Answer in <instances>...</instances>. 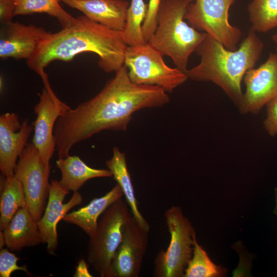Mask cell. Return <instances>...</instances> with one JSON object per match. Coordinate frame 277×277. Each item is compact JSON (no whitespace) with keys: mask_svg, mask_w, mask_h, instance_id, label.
<instances>
[{"mask_svg":"<svg viewBox=\"0 0 277 277\" xmlns=\"http://www.w3.org/2000/svg\"><path fill=\"white\" fill-rule=\"evenodd\" d=\"M169 101L163 88L133 83L124 65L95 96L57 118L53 134L58 158L67 157L74 145L102 131H126L134 112Z\"/></svg>","mask_w":277,"mask_h":277,"instance_id":"1","label":"cell"},{"mask_svg":"<svg viewBox=\"0 0 277 277\" xmlns=\"http://www.w3.org/2000/svg\"><path fill=\"white\" fill-rule=\"evenodd\" d=\"M72 25L50 32L33 56L27 61L29 68L38 74L44 85L50 84L45 68L54 61L69 62L78 54L92 52L98 66L107 73L115 72L124 65L128 47L123 31L95 22L85 15L76 17Z\"/></svg>","mask_w":277,"mask_h":277,"instance_id":"2","label":"cell"},{"mask_svg":"<svg viewBox=\"0 0 277 277\" xmlns=\"http://www.w3.org/2000/svg\"><path fill=\"white\" fill-rule=\"evenodd\" d=\"M263 48V42L252 28L234 51L207 35L195 50L200 62L188 70V77L194 81L212 82L238 106L243 94L242 81L254 67Z\"/></svg>","mask_w":277,"mask_h":277,"instance_id":"3","label":"cell"},{"mask_svg":"<svg viewBox=\"0 0 277 277\" xmlns=\"http://www.w3.org/2000/svg\"><path fill=\"white\" fill-rule=\"evenodd\" d=\"M194 0H162L156 15V28L147 42L175 67L187 72L190 55L208 35L185 21L188 5Z\"/></svg>","mask_w":277,"mask_h":277,"instance_id":"4","label":"cell"},{"mask_svg":"<svg viewBox=\"0 0 277 277\" xmlns=\"http://www.w3.org/2000/svg\"><path fill=\"white\" fill-rule=\"evenodd\" d=\"M170 241L166 250H161L154 260L155 277H184L192 256L196 233L180 207L172 206L164 213Z\"/></svg>","mask_w":277,"mask_h":277,"instance_id":"5","label":"cell"},{"mask_svg":"<svg viewBox=\"0 0 277 277\" xmlns=\"http://www.w3.org/2000/svg\"><path fill=\"white\" fill-rule=\"evenodd\" d=\"M121 198L103 212L94 235L89 238L87 260L101 277H110L111 262L123 236L125 224L132 215Z\"/></svg>","mask_w":277,"mask_h":277,"instance_id":"6","label":"cell"},{"mask_svg":"<svg viewBox=\"0 0 277 277\" xmlns=\"http://www.w3.org/2000/svg\"><path fill=\"white\" fill-rule=\"evenodd\" d=\"M163 55L148 43L128 46L124 65L134 84L156 86L171 93L188 78L187 74L176 67L171 68Z\"/></svg>","mask_w":277,"mask_h":277,"instance_id":"7","label":"cell"},{"mask_svg":"<svg viewBox=\"0 0 277 277\" xmlns=\"http://www.w3.org/2000/svg\"><path fill=\"white\" fill-rule=\"evenodd\" d=\"M235 0H194L187 7L185 19L193 28L203 31L226 48L238 49L241 30L229 21V11Z\"/></svg>","mask_w":277,"mask_h":277,"instance_id":"8","label":"cell"},{"mask_svg":"<svg viewBox=\"0 0 277 277\" xmlns=\"http://www.w3.org/2000/svg\"><path fill=\"white\" fill-rule=\"evenodd\" d=\"M18 157L14 175L23 185L27 207L37 222L44 213L48 199L51 166L43 162L33 143L27 144Z\"/></svg>","mask_w":277,"mask_h":277,"instance_id":"9","label":"cell"},{"mask_svg":"<svg viewBox=\"0 0 277 277\" xmlns=\"http://www.w3.org/2000/svg\"><path fill=\"white\" fill-rule=\"evenodd\" d=\"M149 231L131 215L124 225L121 243L110 271V277H138L148 245Z\"/></svg>","mask_w":277,"mask_h":277,"instance_id":"10","label":"cell"},{"mask_svg":"<svg viewBox=\"0 0 277 277\" xmlns=\"http://www.w3.org/2000/svg\"><path fill=\"white\" fill-rule=\"evenodd\" d=\"M39 97L34 109L36 118L32 123L34 131L32 143L43 162L50 164L56 150L53 134L55 123L70 107L56 96L51 87L44 86Z\"/></svg>","mask_w":277,"mask_h":277,"instance_id":"11","label":"cell"},{"mask_svg":"<svg viewBox=\"0 0 277 277\" xmlns=\"http://www.w3.org/2000/svg\"><path fill=\"white\" fill-rule=\"evenodd\" d=\"M245 92L238 106L242 114H256L277 97V54L270 53L257 68L248 70L243 78Z\"/></svg>","mask_w":277,"mask_h":277,"instance_id":"12","label":"cell"},{"mask_svg":"<svg viewBox=\"0 0 277 277\" xmlns=\"http://www.w3.org/2000/svg\"><path fill=\"white\" fill-rule=\"evenodd\" d=\"M69 190L61 185L56 180L50 184L47 204L44 213L37 222L42 243L47 245L48 253L54 255L58 246L57 223L75 206L82 204L83 198L78 192H74L69 201L64 204Z\"/></svg>","mask_w":277,"mask_h":277,"instance_id":"13","label":"cell"},{"mask_svg":"<svg viewBox=\"0 0 277 277\" xmlns=\"http://www.w3.org/2000/svg\"><path fill=\"white\" fill-rule=\"evenodd\" d=\"M33 126L28 119L21 124L14 113L0 116V170L5 176L14 174L18 157L24 150Z\"/></svg>","mask_w":277,"mask_h":277,"instance_id":"14","label":"cell"},{"mask_svg":"<svg viewBox=\"0 0 277 277\" xmlns=\"http://www.w3.org/2000/svg\"><path fill=\"white\" fill-rule=\"evenodd\" d=\"M49 33L42 27L17 22L3 24L0 31L1 58L29 60Z\"/></svg>","mask_w":277,"mask_h":277,"instance_id":"15","label":"cell"},{"mask_svg":"<svg viewBox=\"0 0 277 277\" xmlns=\"http://www.w3.org/2000/svg\"><path fill=\"white\" fill-rule=\"evenodd\" d=\"M91 20L123 31L129 3L125 0H60Z\"/></svg>","mask_w":277,"mask_h":277,"instance_id":"16","label":"cell"},{"mask_svg":"<svg viewBox=\"0 0 277 277\" xmlns=\"http://www.w3.org/2000/svg\"><path fill=\"white\" fill-rule=\"evenodd\" d=\"M3 232L5 245L12 251H19L42 243L37 222L27 206L17 211Z\"/></svg>","mask_w":277,"mask_h":277,"instance_id":"17","label":"cell"},{"mask_svg":"<svg viewBox=\"0 0 277 277\" xmlns=\"http://www.w3.org/2000/svg\"><path fill=\"white\" fill-rule=\"evenodd\" d=\"M123 196V191L117 184L105 195L94 199L77 210L67 213L62 220L80 227L90 238L95 233L100 216L112 204Z\"/></svg>","mask_w":277,"mask_h":277,"instance_id":"18","label":"cell"},{"mask_svg":"<svg viewBox=\"0 0 277 277\" xmlns=\"http://www.w3.org/2000/svg\"><path fill=\"white\" fill-rule=\"evenodd\" d=\"M56 164L62 173L59 183L69 191H77L87 181L92 179L112 176L109 169L91 168L78 156L69 155L65 158L58 159Z\"/></svg>","mask_w":277,"mask_h":277,"instance_id":"19","label":"cell"},{"mask_svg":"<svg viewBox=\"0 0 277 277\" xmlns=\"http://www.w3.org/2000/svg\"><path fill=\"white\" fill-rule=\"evenodd\" d=\"M106 165L122 189L132 215L143 228L149 231L150 225L138 209L131 176L128 170L125 154L122 152L117 147H114L112 156L106 162Z\"/></svg>","mask_w":277,"mask_h":277,"instance_id":"20","label":"cell"},{"mask_svg":"<svg viewBox=\"0 0 277 277\" xmlns=\"http://www.w3.org/2000/svg\"><path fill=\"white\" fill-rule=\"evenodd\" d=\"M24 188L14 175L5 177L3 180L0 199V231H3L21 207H26Z\"/></svg>","mask_w":277,"mask_h":277,"instance_id":"21","label":"cell"},{"mask_svg":"<svg viewBox=\"0 0 277 277\" xmlns=\"http://www.w3.org/2000/svg\"><path fill=\"white\" fill-rule=\"evenodd\" d=\"M60 0H16L14 16L44 13L55 17L63 28L73 25L77 18L67 13Z\"/></svg>","mask_w":277,"mask_h":277,"instance_id":"22","label":"cell"},{"mask_svg":"<svg viewBox=\"0 0 277 277\" xmlns=\"http://www.w3.org/2000/svg\"><path fill=\"white\" fill-rule=\"evenodd\" d=\"M247 10L251 28L265 33L277 27V0H252Z\"/></svg>","mask_w":277,"mask_h":277,"instance_id":"23","label":"cell"},{"mask_svg":"<svg viewBox=\"0 0 277 277\" xmlns=\"http://www.w3.org/2000/svg\"><path fill=\"white\" fill-rule=\"evenodd\" d=\"M148 6L144 0H131L128 8L126 23L123 31L125 41L128 46L145 44L142 31Z\"/></svg>","mask_w":277,"mask_h":277,"instance_id":"24","label":"cell"},{"mask_svg":"<svg viewBox=\"0 0 277 277\" xmlns=\"http://www.w3.org/2000/svg\"><path fill=\"white\" fill-rule=\"evenodd\" d=\"M227 271L226 268L215 264L210 260L195 236L192 256L185 269L184 277L224 276Z\"/></svg>","mask_w":277,"mask_h":277,"instance_id":"25","label":"cell"},{"mask_svg":"<svg viewBox=\"0 0 277 277\" xmlns=\"http://www.w3.org/2000/svg\"><path fill=\"white\" fill-rule=\"evenodd\" d=\"M7 248L0 251V276L10 277L12 272L17 270L24 271L30 275L26 266H19L17 264L18 258Z\"/></svg>","mask_w":277,"mask_h":277,"instance_id":"26","label":"cell"},{"mask_svg":"<svg viewBox=\"0 0 277 277\" xmlns=\"http://www.w3.org/2000/svg\"><path fill=\"white\" fill-rule=\"evenodd\" d=\"M162 0H149L147 12L142 26L146 42H148L156 28V15Z\"/></svg>","mask_w":277,"mask_h":277,"instance_id":"27","label":"cell"},{"mask_svg":"<svg viewBox=\"0 0 277 277\" xmlns=\"http://www.w3.org/2000/svg\"><path fill=\"white\" fill-rule=\"evenodd\" d=\"M267 115L264 122L266 131L272 136H277V97L267 105Z\"/></svg>","mask_w":277,"mask_h":277,"instance_id":"28","label":"cell"},{"mask_svg":"<svg viewBox=\"0 0 277 277\" xmlns=\"http://www.w3.org/2000/svg\"><path fill=\"white\" fill-rule=\"evenodd\" d=\"M16 0H0V22L5 24L12 22L14 16Z\"/></svg>","mask_w":277,"mask_h":277,"instance_id":"29","label":"cell"},{"mask_svg":"<svg viewBox=\"0 0 277 277\" xmlns=\"http://www.w3.org/2000/svg\"><path fill=\"white\" fill-rule=\"evenodd\" d=\"M73 276L74 277L92 276L89 271L88 265L84 260L82 259L78 262Z\"/></svg>","mask_w":277,"mask_h":277,"instance_id":"30","label":"cell"},{"mask_svg":"<svg viewBox=\"0 0 277 277\" xmlns=\"http://www.w3.org/2000/svg\"><path fill=\"white\" fill-rule=\"evenodd\" d=\"M5 245V239L2 231H0V248L1 249L3 248L4 246Z\"/></svg>","mask_w":277,"mask_h":277,"instance_id":"31","label":"cell"},{"mask_svg":"<svg viewBox=\"0 0 277 277\" xmlns=\"http://www.w3.org/2000/svg\"><path fill=\"white\" fill-rule=\"evenodd\" d=\"M274 195H275V207L274 209V213L277 216V188L274 189Z\"/></svg>","mask_w":277,"mask_h":277,"instance_id":"32","label":"cell"},{"mask_svg":"<svg viewBox=\"0 0 277 277\" xmlns=\"http://www.w3.org/2000/svg\"><path fill=\"white\" fill-rule=\"evenodd\" d=\"M272 39L275 45V49L276 51V54H277V33L273 35L272 36Z\"/></svg>","mask_w":277,"mask_h":277,"instance_id":"33","label":"cell"}]
</instances>
